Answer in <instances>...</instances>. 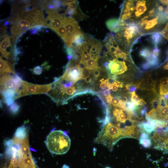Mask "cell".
<instances>
[{"instance_id":"obj_39","label":"cell","mask_w":168,"mask_h":168,"mask_svg":"<svg viewBox=\"0 0 168 168\" xmlns=\"http://www.w3.org/2000/svg\"><path fill=\"white\" fill-rule=\"evenodd\" d=\"M39 28H35L33 29V30L32 31L31 33L33 34H35L38 31V29Z\"/></svg>"},{"instance_id":"obj_18","label":"cell","mask_w":168,"mask_h":168,"mask_svg":"<svg viewBox=\"0 0 168 168\" xmlns=\"http://www.w3.org/2000/svg\"><path fill=\"white\" fill-rule=\"evenodd\" d=\"M27 135L26 128L23 126L17 129L15 133L14 137L17 139L24 140Z\"/></svg>"},{"instance_id":"obj_3","label":"cell","mask_w":168,"mask_h":168,"mask_svg":"<svg viewBox=\"0 0 168 168\" xmlns=\"http://www.w3.org/2000/svg\"><path fill=\"white\" fill-rule=\"evenodd\" d=\"M142 34L138 24L133 22H126L121 30L117 33L116 37L120 41L125 52L129 53L134 40Z\"/></svg>"},{"instance_id":"obj_9","label":"cell","mask_w":168,"mask_h":168,"mask_svg":"<svg viewBox=\"0 0 168 168\" xmlns=\"http://www.w3.org/2000/svg\"><path fill=\"white\" fill-rule=\"evenodd\" d=\"M82 70L79 64L72 66L69 62L64 73L60 79L62 80L75 83L82 78Z\"/></svg>"},{"instance_id":"obj_23","label":"cell","mask_w":168,"mask_h":168,"mask_svg":"<svg viewBox=\"0 0 168 168\" xmlns=\"http://www.w3.org/2000/svg\"><path fill=\"white\" fill-rule=\"evenodd\" d=\"M18 158L16 156L12 157L8 168H17L18 166Z\"/></svg>"},{"instance_id":"obj_10","label":"cell","mask_w":168,"mask_h":168,"mask_svg":"<svg viewBox=\"0 0 168 168\" xmlns=\"http://www.w3.org/2000/svg\"><path fill=\"white\" fill-rule=\"evenodd\" d=\"M104 65L114 75L121 74L127 70V67L124 61H119L116 58L110 60L108 63L105 62Z\"/></svg>"},{"instance_id":"obj_22","label":"cell","mask_w":168,"mask_h":168,"mask_svg":"<svg viewBox=\"0 0 168 168\" xmlns=\"http://www.w3.org/2000/svg\"><path fill=\"white\" fill-rule=\"evenodd\" d=\"M56 32L61 37L65 43L67 39L68 35L64 25H62L59 27Z\"/></svg>"},{"instance_id":"obj_25","label":"cell","mask_w":168,"mask_h":168,"mask_svg":"<svg viewBox=\"0 0 168 168\" xmlns=\"http://www.w3.org/2000/svg\"><path fill=\"white\" fill-rule=\"evenodd\" d=\"M76 89L75 87L72 86L67 89L65 91L63 96H71L74 95V93L76 92Z\"/></svg>"},{"instance_id":"obj_30","label":"cell","mask_w":168,"mask_h":168,"mask_svg":"<svg viewBox=\"0 0 168 168\" xmlns=\"http://www.w3.org/2000/svg\"><path fill=\"white\" fill-rule=\"evenodd\" d=\"M163 37L168 41V23H167L164 28L160 32Z\"/></svg>"},{"instance_id":"obj_4","label":"cell","mask_w":168,"mask_h":168,"mask_svg":"<svg viewBox=\"0 0 168 168\" xmlns=\"http://www.w3.org/2000/svg\"><path fill=\"white\" fill-rule=\"evenodd\" d=\"M167 20L165 11H158L153 16H145L137 24L141 34L158 32L160 24L164 23Z\"/></svg>"},{"instance_id":"obj_12","label":"cell","mask_w":168,"mask_h":168,"mask_svg":"<svg viewBox=\"0 0 168 168\" xmlns=\"http://www.w3.org/2000/svg\"><path fill=\"white\" fill-rule=\"evenodd\" d=\"M18 167L19 168H36L31 153L23 155L18 159Z\"/></svg>"},{"instance_id":"obj_15","label":"cell","mask_w":168,"mask_h":168,"mask_svg":"<svg viewBox=\"0 0 168 168\" xmlns=\"http://www.w3.org/2000/svg\"><path fill=\"white\" fill-rule=\"evenodd\" d=\"M11 46L10 37L6 36L0 43V49L2 55L7 59L9 58L10 54L7 52L6 49L8 47Z\"/></svg>"},{"instance_id":"obj_20","label":"cell","mask_w":168,"mask_h":168,"mask_svg":"<svg viewBox=\"0 0 168 168\" xmlns=\"http://www.w3.org/2000/svg\"><path fill=\"white\" fill-rule=\"evenodd\" d=\"M97 61L94 58H91L85 63V68L91 70H93L98 67Z\"/></svg>"},{"instance_id":"obj_27","label":"cell","mask_w":168,"mask_h":168,"mask_svg":"<svg viewBox=\"0 0 168 168\" xmlns=\"http://www.w3.org/2000/svg\"><path fill=\"white\" fill-rule=\"evenodd\" d=\"M156 148L168 149V134L164 138L163 143Z\"/></svg>"},{"instance_id":"obj_24","label":"cell","mask_w":168,"mask_h":168,"mask_svg":"<svg viewBox=\"0 0 168 168\" xmlns=\"http://www.w3.org/2000/svg\"><path fill=\"white\" fill-rule=\"evenodd\" d=\"M20 106L16 102H14L9 107V109L10 112L13 114H16L19 110Z\"/></svg>"},{"instance_id":"obj_19","label":"cell","mask_w":168,"mask_h":168,"mask_svg":"<svg viewBox=\"0 0 168 168\" xmlns=\"http://www.w3.org/2000/svg\"><path fill=\"white\" fill-rule=\"evenodd\" d=\"M140 143L144 147L147 148L152 145V141L148 135L145 133H142L139 138Z\"/></svg>"},{"instance_id":"obj_26","label":"cell","mask_w":168,"mask_h":168,"mask_svg":"<svg viewBox=\"0 0 168 168\" xmlns=\"http://www.w3.org/2000/svg\"><path fill=\"white\" fill-rule=\"evenodd\" d=\"M121 97L120 96L112 97L111 98V104L115 107H118Z\"/></svg>"},{"instance_id":"obj_42","label":"cell","mask_w":168,"mask_h":168,"mask_svg":"<svg viewBox=\"0 0 168 168\" xmlns=\"http://www.w3.org/2000/svg\"><path fill=\"white\" fill-rule=\"evenodd\" d=\"M164 68L165 69H168V62L164 66Z\"/></svg>"},{"instance_id":"obj_34","label":"cell","mask_w":168,"mask_h":168,"mask_svg":"<svg viewBox=\"0 0 168 168\" xmlns=\"http://www.w3.org/2000/svg\"><path fill=\"white\" fill-rule=\"evenodd\" d=\"M103 80L104 79H102L100 80L101 82L100 85V87L102 89H106V88H107V86L106 84L103 81Z\"/></svg>"},{"instance_id":"obj_29","label":"cell","mask_w":168,"mask_h":168,"mask_svg":"<svg viewBox=\"0 0 168 168\" xmlns=\"http://www.w3.org/2000/svg\"><path fill=\"white\" fill-rule=\"evenodd\" d=\"M91 70L86 68L82 69V78L85 80L87 78L89 77L91 73Z\"/></svg>"},{"instance_id":"obj_35","label":"cell","mask_w":168,"mask_h":168,"mask_svg":"<svg viewBox=\"0 0 168 168\" xmlns=\"http://www.w3.org/2000/svg\"><path fill=\"white\" fill-rule=\"evenodd\" d=\"M110 89H106L105 90L102 92V94L105 96H106L110 95Z\"/></svg>"},{"instance_id":"obj_16","label":"cell","mask_w":168,"mask_h":168,"mask_svg":"<svg viewBox=\"0 0 168 168\" xmlns=\"http://www.w3.org/2000/svg\"><path fill=\"white\" fill-rule=\"evenodd\" d=\"M86 42V37L80 30L73 37L72 44H74L76 49L81 47Z\"/></svg>"},{"instance_id":"obj_28","label":"cell","mask_w":168,"mask_h":168,"mask_svg":"<svg viewBox=\"0 0 168 168\" xmlns=\"http://www.w3.org/2000/svg\"><path fill=\"white\" fill-rule=\"evenodd\" d=\"M131 100L132 102L135 105H138V102L139 100L138 96L136 94L135 92L131 93Z\"/></svg>"},{"instance_id":"obj_2","label":"cell","mask_w":168,"mask_h":168,"mask_svg":"<svg viewBox=\"0 0 168 168\" xmlns=\"http://www.w3.org/2000/svg\"><path fill=\"white\" fill-rule=\"evenodd\" d=\"M46 144L52 153L61 155L66 153L71 146V140L65 132L61 130L51 131L47 136Z\"/></svg>"},{"instance_id":"obj_37","label":"cell","mask_w":168,"mask_h":168,"mask_svg":"<svg viewBox=\"0 0 168 168\" xmlns=\"http://www.w3.org/2000/svg\"><path fill=\"white\" fill-rule=\"evenodd\" d=\"M138 103L139 105L142 106H144L147 104L146 102L142 99H140Z\"/></svg>"},{"instance_id":"obj_33","label":"cell","mask_w":168,"mask_h":168,"mask_svg":"<svg viewBox=\"0 0 168 168\" xmlns=\"http://www.w3.org/2000/svg\"><path fill=\"white\" fill-rule=\"evenodd\" d=\"M42 71V68L40 66L36 67L34 69V72L36 74H40Z\"/></svg>"},{"instance_id":"obj_43","label":"cell","mask_w":168,"mask_h":168,"mask_svg":"<svg viewBox=\"0 0 168 168\" xmlns=\"http://www.w3.org/2000/svg\"><path fill=\"white\" fill-rule=\"evenodd\" d=\"M8 24V22L7 21H6L4 23V25H5V26H7Z\"/></svg>"},{"instance_id":"obj_14","label":"cell","mask_w":168,"mask_h":168,"mask_svg":"<svg viewBox=\"0 0 168 168\" xmlns=\"http://www.w3.org/2000/svg\"><path fill=\"white\" fill-rule=\"evenodd\" d=\"M0 74L2 76L6 74H15L13 66L7 61L3 60L0 57Z\"/></svg>"},{"instance_id":"obj_6","label":"cell","mask_w":168,"mask_h":168,"mask_svg":"<svg viewBox=\"0 0 168 168\" xmlns=\"http://www.w3.org/2000/svg\"><path fill=\"white\" fill-rule=\"evenodd\" d=\"M53 83L39 85L30 83L23 80L17 94V99L28 95L47 93L53 88Z\"/></svg>"},{"instance_id":"obj_38","label":"cell","mask_w":168,"mask_h":168,"mask_svg":"<svg viewBox=\"0 0 168 168\" xmlns=\"http://www.w3.org/2000/svg\"><path fill=\"white\" fill-rule=\"evenodd\" d=\"M159 2L162 4L168 6V0H160Z\"/></svg>"},{"instance_id":"obj_21","label":"cell","mask_w":168,"mask_h":168,"mask_svg":"<svg viewBox=\"0 0 168 168\" xmlns=\"http://www.w3.org/2000/svg\"><path fill=\"white\" fill-rule=\"evenodd\" d=\"M21 148L23 155H27L31 153L29 147L28 135L24 140L21 145Z\"/></svg>"},{"instance_id":"obj_41","label":"cell","mask_w":168,"mask_h":168,"mask_svg":"<svg viewBox=\"0 0 168 168\" xmlns=\"http://www.w3.org/2000/svg\"><path fill=\"white\" fill-rule=\"evenodd\" d=\"M163 97L165 99L166 101H168V94H167L165 95H164Z\"/></svg>"},{"instance_id":"obj_11","label":"cell","mask_w":168,"mask_h":168,"mask_svg":"<svg viewBox=\"0 0 168 168\" xmlns=\"http://www.w3.org/2000/svg\"><path fill=\"white\" fill-rule=\"evenodd\" d=\"M126 22L122 21L119 19H111L106 22V25L108 29L114 33L119 32L125 25Z\"/></svg>"},{"instance_id":"obj_1","label":"cell","mask_w":168,"mask_h":168,"mask_svg":"<svg viewBox=\"0 0 168 168\" xmlns=\"http://www.w3.org/2000/svg\"><path fill=\"white\" fill-rule=\"evenodd\" d=\"M125 138L123 129L111 122L104 121L103 126L94 140L97 143L102 144L110 151L119 140Z\"/></svg>"},{"instance_id":"obj_17","label":"cell","mask_w":168,"mask_h":168,"mask_svg":"<svg viewBox=\"0 0 168 168\" xmlns=\"http://www.w3.org/2000/svg\"><path fill=\"white\" fill-rule=\"evenodd\" d=\"M160 95L163 96L168 93V77H164L160 80L159 86Z\"/></svg>"},{"instance_id":"obj_5","label":"cell","mask_w":168,"mask_h":168,"mask_svg":"<svg viewBox=\"0 0 168 168\" xmlns=\"http://www.w3.org/2000/svg\"><path fill=\"white\" fill-rule=\"evenodd\" d=\"M157 3L144 0H134L133 9L129 22L138 23L144 16L149 15Z\"/></svg>"},{"instance_id":"obj_31","label":"cell","mask_w":168,"mask_h":168,"mask_svg":"<svg viewBox=\"0 0 168 168\" xmlns=\"http://www.w3.org/2000/svg\"><path fill=\"white\" fill-rule=\"evenodd\" d=\"M126 87V89L130 93L134 92L137 90V87L136 85L131 84H127Z\"/></svg>"},{"instance_id":"obj_7","label":"cell","mask_w":168,"mask_h":168,"mask_svg":"<svg viewBox=\"0 0 168 168\" xmlns=\"http://www.w3.org/2000/svg\"><path fill=\"white\" fill-rule=\"evenodd\" d=\"M23 80L17 75L6 74L2 76L0 79L1 91H13L17 94Z\"/></svg>"},{"instance_id":"obj_32","label":"cell","mask_w":168,"mask_h":168,"mask_svg":"<svg viewBox=\"0 0 168 168\" xmlns=\"http://www.w3.org/2000/svg\"><path fill=\"white\" fill-rule=\"evenodd\" d=\"M78 7V4L76 1L74 0L72 2L68 5V8L71 9H77Z\"/></svg>"},{"instance_id":"obj_36","label":"cell","mask_w":168,"mask_h":168,"mask_svg":"<svg viewBox=\"0 0 168 168\" xmlns=\"http://www.w3.org/2000/svg\"><path fill=\"white\" fill-rule=\"evenodd\" d=\"M112 97V96L110 95L106 96L105 97L107 102L110 105L111 104V101Z\"/></svg>"},{"instance_id":"obj_13","label":"cell","mask_w":168,"mask_h":168,"mask_svg":"<svg viewBox=\"0 0 168 168\" xmlns=\"http://www.w3.org/2000/svg\"><path fill=\"white\" fill-rule=\"evenodd\" d=\"M137 88L144 89L152 90L155 91V83L150 75L146 77L136 84Z\"/></svg>"},{"instance_id":"obj_8","label":"cell","mask_w":168,"mask_h":168,"mask_svg":"<svg viewBox=\"0 0 168 168\" xmlns=\"http://www.w3.org/2000/svg\"><path fill=\"white\" fill-rule=\"evenodd\" d=\"M63 25L68 35V38L65 43L68 47H72L73 37L80 30L78 24L74 18L66 17L64 20Z\"/></svg>"},{"instance_id":"obj_40","label":"cell","mask_w":168,"mask_h":168,"mask_svg":"<svg viewBox=\"0 0 168 168\" xmlns=\"http://www.w3.org/2000/svg\"><path fill=\"white\" fill-rule=\"evenodd\" d=\"M165 12L166 14L167 19L168 20V6L167 7Z\"/></svg>"}]
</instances>
